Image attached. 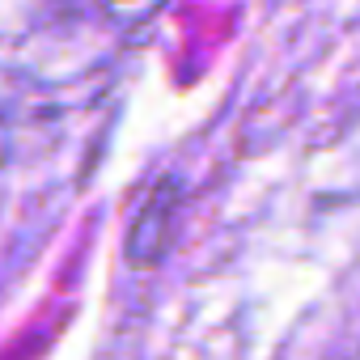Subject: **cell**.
<instances>
[{
    "instance_id": "obj_1",
    "label": "cell",
    "mask_w": 360,
    "mask_h": 360,
    "mask_svg": "<svg viewBox=\"0 0 360 360\" xmlns=\"http://www.w3.org/2000/svg\"><path fill=\"white\" fill-rule=\"evenodd\" d=\"M178 204H183V191H178L174 178H161L153 187V195L144 200V208L136 212L131 221V233H127V263L131 267H157L169 238H174V217H178Z\"/></svg>"
},
{
    "instance_id": "obj_2",
    "label": "cell",
    "mask_w": 360,
    "mask_h": 360,
    "mask_svg": "<svg viewBox=\"0 0 360 360\" xmlns=\"http://www.w3.org/2000/svg\"><path fill=\"white\" fill-rule=\"evenodd\" d=\"M102 5V13L115 22V26H140V22H148L165 0H98Z\"/></svg>"
}]
</instances>
